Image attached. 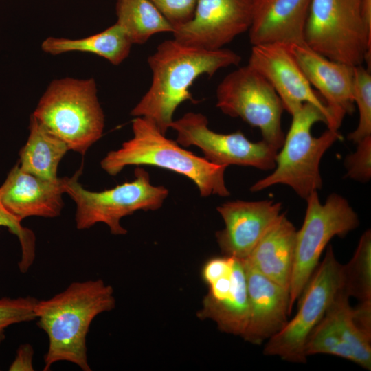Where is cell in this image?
Wrapping results in <instances>:
<instances>
[{
    "label": "cell",
    "instance_id": "19",
    "mask_svg": "<svg viewBox=\"0 0 371 371\" xmlns=\"http://www.w3.org/2000/svg\"><path fill=\"white\" fill-rule=\"evenodd\" d=\"M296 232L282 213L247 257L241 260L289 291Z\"/></svg>",
    "mask_w": 371,
    "mask_h": 371
},
{
    "label": "cell",
    "instance_id": "10",
    "mask_svg": "<svg viewBox=\"0 0 371 371\" xmlns=\"http://www.w3.org/2000/svg\"><path fill=\"white\" fill-rule=\"evenodd\" d=\"M216 106L260 129L262 140L280 150L283 104L271 84L249 65L228 74L216 88Z\"/></svg>",
    "mask_w": 371,
    "mask_h": 371
},
{
    "label": "cell",
    "instance_id": "21",
    "mask_svg": "<svg viewBox=\"0 0 371 371\" xmlns=\"http://www.w3.org/2000/svg\"><path fill=\"white\" fill-rule=\"evenodd\" d=\"M29 129L27 142L19 151L20 168L43 179H58V167L69 150L67 145L49 131L32 115L30 116Z\"/></svg>",
    "mask_w": 371,
    "mask_h": 371
},
{
    "label": "cell",
    "instance_id": "11",
    "mask_svg": "<svg viewBox=\"0 0 371 371\" xmlns=\"http://www.w3.org/2000/svg\"><path fill=\"white\" fill-rule=\"evenodd\" d=\"M170 128L177 132L176 142L183 147L199 148L204 157L217 165L251 166L262 170L276 166L278 150L264 140L251 142L238 131L223 134L211 130L208 120L201 113L188 112L173 120Z\"/></svg>",
    "mask_w": 371,
    "mask_h": 371
},
{
    "label": "cell",
    "instance_id": "5",
    "mask_svg": "<svg viewBox=\"0 0 371 371\" xmlns=\"http://www.w3.org/2000/svg\"><path fill=\"white\" fill-rule=\"evenodd\" d=\"M32 115L69 150L81 155L102 136L104 115L93 78L53 80Z\"/></svg>",
    "mask_w": 371,
    "mask_h": 371
},
{
    "label": "cell",
    "instance_id": "7",
    "mask_svg": "<svg viewBox=\"0 0 371 371\" xmlns=\"http://www.w3.org/2000/svg\"><path fill=\"white\" fill-rule=\"evenodd\" d=\"M82 168L65 184V193L76 204L75 215L78 229H87L96 223L106 224L113 235H125L127 230L121 225V219L138 210L159 209L169 191L163 186L150 183L148 172L137 167L133 181L117 185L101 192L85 189L78 182Z\"/></svg>",
    "mask_w": 371,
    "mask_h": 371
},
{
    "label": "cell",
    "instance_id": "17",
    "mask_svg": "<svg viewBox=\"0 0 371 371\" xmlns=\"http://www.w3.org/2000/svg\"><path fill=\"white\" fill-rule=\"evenodd\" d=\"M243 262V261H242ZM249 299V319L242 337L260 345L288 322L289 291L243 262Z\"/></svg>",
    "mask_w": 371,
    "mask_h": 371
},
{
    "label": "cell",
    "instance_id": "22",
    "mask_svg": "<svg viewBox=\"0 0 371 371\" xmlns=\"http://www.w3.org/2000/svg\"><path fill=\"white\" fill-rule=\"evenodd\" d=\"M133 45L124 30L115 23L102 32L82 38L48 37L43 41L41 49L52 55L71 52L91 53L118 65L128 56Z\"/></svg>",
    "mask_w": 371,
    "mask_h": 371
},
{
    "label": "cell",
    "instance_id": "29",
    "mask_svg": "<svg viewBox=\"0 0 371 371\" xmlns=\"http://www.w3.org/2000/svg\"><path fill=\"white\" fill-rule=\"evenodd\" d=\"M0 226L8 227L16 236L21 247V258L18 264L21 272L26 273L36 256V237L34 232L21 225V221L11 214L0 200Z\"/></svg>",
    "mask_w": 371,
    "mask_h": 371
},
{
    "label": "cell",
    "instance_id": "24",
    "mask_svg": "<svg viewBox=\"0 0 371 371\" xmlns=\"http://www.w3.org/2000/svg\"><path fill=\"white\" fill-rule=\"evenodd\" d=\"M349 297L341 289L325 315L329 318L342 339L350 346L356 358L355 363L371 370V339L355 324Z\"/></svg>",
    "mask_w": 371,
    "mask_h": 371
},
{
    "label": "cell",
    "instance_id": "30",
    "mask_svg": "<svg viewBox=\"0 0 371 371\" xmlns=\"http://www.w3.org/2000/svg\"><path fill=\"white\" fill-rule=\"evenodd\" d=\"M356 144L355 151L345 158L346 176L361 183L368 182L371 178V136Z\"/></svg>",
    "mask_w": 371,
    "mask_h": 371
},
{
    "label": "cell",
    "instance_id": "27",
    "mask_svg": "<svg viewBox=\"0 0 371 371\" xmlns=\"http://www.w3.org/2000/svg\"><path fill=\"white\" fill-rule=\"evenodd\" d=\"M353 100L359 117L357 128L348 134V139L357 144L371 136V74L362 65L354 67Z\"/></svg>",
    "mask_w": 371,
    "mask_h": 371
},
{
    "label": "cell",
    "instance_id": "18",
    "mask_svg": "<svg viewBox=\"0 0 371 371\" xmlns=\"http://www.w3.org/2000/svg\"><path fill=\"white\" fill-rule=\"evenodd\" d=\"M311 1L251 0V44L304 43Z\"/></svg>",
    "mask_w": 371,
    "mask_h": 371
},
{
    "label": "cell",
    "instance_id": "8",
    "mask_svg": "<svg viewBox=\"0 0 371 371\" xmlns=\"http://www.w3.org/2000/svg\"><path fill=\"white\" fill-rule=\"evenodd\" d=\"M303 224L296 232L289 286V313L317 268L323 250L335 236L343 237L359 225L358 215L344 196L330 194L322 203L317 192L306 199Z\"/></svg>",
    "mask_w": 371,
    "mask_h": 371
},
{
    "label": "cell",
    "instance_id": "20",
    "mask_svg": "<svg viewBox=\"0 0 371 371\" xmlns=\"http://www.w3.org/2000/svg\"><path fill=\"white\" fill-rule=\"evenodd\" d=\"M234 280L230 289L221 297H205L197 316L214 321L224 333L242 337L249 319V299L245 268L241 260L234 258Z\"/></svg>",
    "mask_w": 371,
    "mask_h": 371
},
{
    "label": "cell",
    "instance_id": "32",
    "mask_svg": "<svg viewBox=\"0 0 371 371\" xmlns=\"http://www.w3.org/2000/svg\"><path fill=\"white\" fill-rule=\"evenodd\" d=\"M233 260L234 257L225 256L208 260L202 270L203 280L210 285L217 279L229 273L232 267Z\"/></svg>",
    "mask_w": 371,
    "mask_h": 371
},
{
    "label": "cell",
    "instance_id": "6",
    "mask_svg": "<svg viewBox=\"0 0 371 371\" xmlns=\"http://www.w3.org/2000/svg\"><path fill=\"white\" fill-rule=\"evenodd\" d=\"M362 0H311L304 43L322 56L370 71L371 30L361 14Z\"/></svg>",
    "mask_w": 371,
    "mask_h": 371
},
{
    "label": "cell",
    "instance_id": "26",
    "mask_svg": "<svg viewBox=\"0 0 371 371\" xmlns=\"http://www.w3.org/2000/svg\"><path fill=\"white\" fill-rule=\"evenodd\" d=\"M304 353L306 357L328 354L356 362L353 351L342 339L326 315L308 335L304 346Z\"/></svg>",
    "mask_w": 371,
    "mask_h": 371
},
{
    "label": "cell",
    "instance_id": "1",
    "mask_svg": "<svg viewBox=\"0 0 371 371\" xmlns=\"http://www.w3.org/2000/svg\"><path fill=\"white\" fill-rule=\"evenodd\" d=\"M241 59L227 48L207 50L175 38L164 41L148 58L152 82L131 115L152 120L166 135L177 107L185 101L196 102L189 89L194 80L200 76L212 77L222 68L238 65Z\"/></svg>",
    "mask_w": 371,
    "mask_h": 371
},
{
    "label": "cell",
    "instance_id": "28",
    "mask_svg": "<svg viewBox=\"0 0 371 371\" xmlns=\"http://www.w3.org/2000/svg\"><path fill=\"white\" fill-rule=\"evenodd\" d=\"M37 301L31 296L0 298V346L5 339L8 327L36 319L34 309Z\"/></svg>",
    "mask_w": 371,
    "mask_h": 371
},
{
    "label": "cell",
    "instance_id": "12",
    "mask_svg": "<svg viewBox=\"0 0 371 371\" xmlns=\"http://www.w3.org/2000/svg\"><path fill=\"white\" fill-rule=\"evenodd\" d=\"M251 0H198L190 21L174 29L182 44L216 50L249 30Z\"/></svg>",
    "mask_w": 371,
    "mask_h": 371
},
{
    "label": "cell",
    "instance_id": "25",
    "mask_svg": "<svg viewBox=\"0 0 371 371\" xmlns=\"http://www.w3.org/2000/svg\"><path fill=\"white\" fill-rule=\"evenodd\" d=\"M343 291L360 301L371 300V231L361 235L351 260L343 265Z\"/></svg>",
    "mask_w": 371,
    "mask_h": 371
},
{
    "label": "cell",
    "instance_id": "34",
    "mask_svg": "<svg viewBox=\"0 0 371 371\" xmlns=\"http://www.w3.org/2000/svg\"><path fill=\"white\" fill-rule=\"evenodd\" d=\"M34 349L30 344L19 346L15 358L9 367L10 371H33Z\"/></svg>",
    "mask_w": 371,
    "mask_h": 371
},
{
    "label": "cell",
    "instance_id": "15",
    "mask_svg": "<svg viewBox=\"0 0 371 371\" xmlns=\"http://www.w3.org/2000/svg\"><path fill=\"white\" fill-rule=\"evenodd\" d=\"M225 227L216 232L221 251L240 260L247 257L258 242L278 221L282 204L273 200H236L216 207Z\"/></svg>",
    "mask_w": 371,
    "mask_h": 371
},
{
    "label": "cell",
    "instance_id": "3",
    "mask_svg": "<svg viewBox=\"0 0 371 371\" xmlns=\"http://www.w3.org/2000/svg\"><path fill=\"white\" fill-rule=\"evenodd\" d=\"M132 131L131 139L102 159L101 168L109 175H117L128 166H152L188 177L202 197L230 195L225 181L227 166L214 164L182 148L148 118L135 117Z\"/></svg>",
    "mask_w": 371,
    "mask_h": 371
},
{
    "label": "cell",
    "instance_id": "4",
    "mask_svg": "<svg viewBox=\"0 0 371 371\" xmlns=\"http://www.w3.org/2000/svg\"><path fill=\"white\" fill-rule=\"evenodd\" d=\"M291 116L289 130L276 155L273 171L253 184L251 192L282 184L306 200L322 188L321 159L342 137L338 131L329 128L319 137L312 135L311 128L315 123L327 122L324 113L313 104L304 103Z\"/></svg>",
    "mask_w": 371,
    "mask_h": 371
},
{
    "label": "cell",
    "instance_id": "14",
    "mask_svg": "<svg viewBox=\"0 0 371 371\" xmlns=\"http://www.w3.org/2000/svg\"><path fill=\"white\" fill-rule=\"evenodd\" d=\"M289 49L311 86L324 98L331 117L328 128L338 131L347 115L355 110L354 67L330 60L305 43L289 44Z\"/></svg>",
    "mask_w": 371,
    "mask_h": 371
},
{
    "label": "cell",
    "instance_id": "16",
    "mask_svg": "<svg viewBox=\"0 0 371 371\" xmlns=\"http://www.w3.org/2000/svg\"><path fill=\"white\" fill-rule=\"evenodd\" d=\"M67 177L45 180L23 171L16 164L0 186V200L19 221L30 216L55 218L63 207Z\"/></svg>",
    "mask_w": 371,
    "mask_h": 371
},
{
    "label": "cell",
    "instance_id": "33",
    "mask_svg": "<svg viewBox=\"0 0 371 371\" xmlns=\"http://www.w3.org/2000/svg\"><path fill=\"white\" fill-rule=\"evenodd\" d=\"M352 319L357 327L371 339V300L360 301L352 308Z\"/></svg>",
    "mask_w": 371,
    "mask_h": 371
},
{
    "label": "cell",
    "instance_id": "13",
    "mask_svg": "<svg viewBox=\"0 0 371 371\" xmlns=\"http://www.w3.org/2000/svg\"><path fill=\"white\" fill-rule=\"evenodd\" d=\"M248 65L271 84L288 113L292 115L304 103H311L324 113L326 125L330 126L331 117L325 103L312 89L289 44L252 45Z\"/></svg>",
    "mask_w": 371,
    "mask_h": 371
},
{
    "label": "cell",
    "instance_id": "23",
    "mask_svg": "<svg viewBox=\"0 0 371 371\" xmlns=\"http://www.w3.org/2000/svg\"><path fill=\"white\" fill-rule=\"evenodd\" d=\"M116 23L133 44H143L155 34L172 32L173 27L150 0H116Z\"/></svg>",
    "mask_w": 371,
    "mask_h": 371
},
{
    "label": "cell",
    "instance_id": "2",
    "mask_svg": "<svg viewBox=\"0 0 371 371\" xmlns=\"http://www.w3.org/2000/svg\"><path fill=\"white\" fill-rule=\"evenodd\" d=\"M115 306L113 289L101 279L74 282L51 298L38 300L36 319L49 340L43 371L59 361L91 371L87 348L89 327L96 316Z\"/></svg>",
    "mask_w": 371,
    "mask_h": 371
},
{
    "label": "cell",
    "instance_id": "31",
    "mask_svg": "<svg viewBox=\"0 0 371 371\" xmlns=\"http://www.w3.org/2000/svg\"><path fill=\"white\" fill-rule=\"evenodd\" d=\"M150 1L175 29L192 19L198 0Z\"/></svg>",
    "mask_w": 371,
    "mask_h": 371
},
{
    "label": "cell",
    "instance_id": "9",
    "mask_svg": "<svg viewBox=\"0 0 371 371\" xmlns=\"http://www.w3.org/2000/svg\"><path fill=\"white\" fill-rule=\"evenodd\" d=\"M342 286L343 265L336 259L332 246L328 245L324 258L317 265L300 296L297 313L281 330L267 340L263 354L278 356L291 363H306V339Z\"/></svg>",
    "mask_w": 371,
    "mask_h": 371
}]
</instances>
